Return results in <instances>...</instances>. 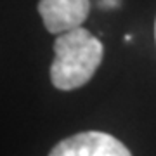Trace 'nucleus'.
Masks as SVG:
<instances>
[{"label": "nucleus", "mask_w": 156, "mask_h": 156, "mask_svg": "<svg viewBox=\"0 0 156 156\" xmlns=\"http://www.w3.org/2000/svg\"><path fill=\"white\" fill-rule=\"evenodd\" d=\"M104 56V47L97 37L85 28L59 35L54 42V61L50 80L59 90H73L90 82Z\"/></svg>", "instance_id": "1"}, {"label": "nucleus", "mask_w": 156, "mask_h": 156, "mask_svg": "<svg viewBox=\"0 0 156 156\" xmlns=\"http://www.w3.org/2000/svg\"><path fill=\"white\" fill-rule=\"evenodd\" d=\"M90 12V0H40L38 14L49 33L62 35L82 28Z\"/></svg>", "instance_id": "3"}, {"label": "nucleus", "mask_w": 156, "mask_h": 156, "mask_svg": "<svg viewBox=\"0 0 156 156\" xmlns=\"http://www.w3.org/2000/svg\"><path fill=\"white\" fill-rule=\"evenodd\" d=\"M154 35H156V24H154Z\"/></svg>", "instance_id": "4"}, {"label": "nucleus", "mask_w": 156, "mask_h": 156, "mask_svg": "<svg viewBox=\"0 0 156 156\" xmlns=\"http://www.w3.org/2000/svg\"><path fill=\"white\" fill-rule=\"evenodd\" d=\"M49 156H132V153L116 137L90 130L57 142Z\"/></svg>", "instance_id": "2"}]
</instances>
